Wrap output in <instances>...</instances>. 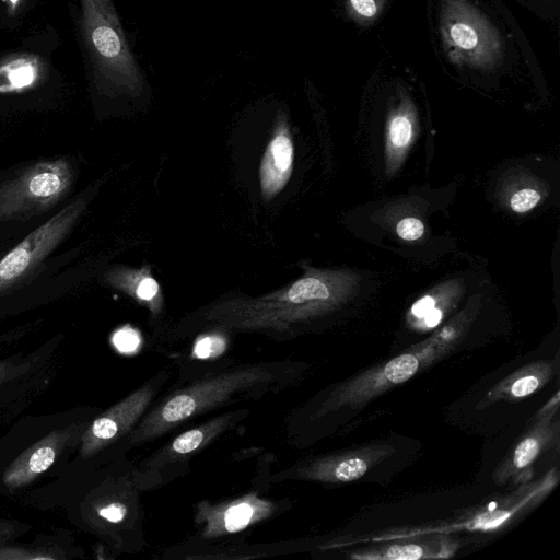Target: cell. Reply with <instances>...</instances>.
<instances>
[{"instance_id": "1", "label": "cell", "mask_w": 560, "mask_h": 560, "mask_svg": "<svg viewBox=\"0 0 560 560\" xmlns=\"http://www.w3.org/2000/svg\"><path fill=\"white\" fill-rule=\"evenodd\" d=\"M308 370V363L290 359L213 366L158 398L127 445L155 441L212 411L279 394L302 382Z\"/></svg>"}, {"instance_id": "2", "label": "cell", "mask_w": 560, "mask_h": 560, "mask_svg": "<svg viewBox=\"0 0 560 560\" xmlns=\"http://www.w3.org/2000/svg\"><path fill=\"white\" fill-rule=\"evenodd\" d=\"M459 334L448 326L422 343L337 384L319 400L290 410L283 419L285 442L341 409H357L393 387L404 384L422 370L447 357Z\"/></svg>"}, {"instance_id": "3", "label": "cell", "mask_w": 560, "mask_h": 560, "mask_svg": "<svg viewBox=\"0 0 560 560\" xmlns=\"http://www.w3.org/2000/svg\"><path fill=\"white\" fill-rule=\"evenodd\" d=\"M558 482L559 471L556 467H552L538 479L520 483L511 492L470 508L452 520L388 528L369 537H358L343 542H330L324 548L345 547L368 541L382 542L428 535H451L457 532H498L515 524L535 510L552 492Z\"/></svg>"}, {"instance_id": "4", "label": "cell", "mask_w": 560, "mask_h": 560, "mask_svg": "<svg viewBox=\"0 0 560 560\" xmlns=\"http://www.w3.org/2000/svg\"><path fill=\"white\" fill-rule=\"evenodd\" d=\"M80 28L96 79L106 88L137 94L142 80L110 0H80Z\"/></svg>"}, {"instance_id": "5", "label": "cell", "mask_w": 560, "mask_h": 560, "mask_svg": "<svg viewBox=\"0 0 560 560\" xmlns=\"http://www.w3.org/2000/svg\"><path fill=\"white\" fill-rule=\"evenodd\" d=\"M247 407L220 412L189 428L140 462L133 478L141 491L161 486L182 472V467L219 438L240 429L249 416Z\"/></svg>"}, {"instance_id": "6", "label": "cell", "mask_w": 560, "mask_h": 560, "mask_svg": "<svg viewBox=\"0 0 560 560\" xmlns=\"http://www.w3.org/2000/svg\"><path fill=\"white\" fill-rule=\"evenodd\" d=\"M73 180V167L65 159L28 166L0 184V223L25 220L49 210L67 195Z\"/></svg>"}, {"instance_id": "7", "label": "cell", "mask_w": 560, "mask_h": 560, "mask_svg": "<svg viewBox=\"0 0 560 560\" xmlns=\"http://www.w3.org/2000/svg\"><path fill=\"white\" fill-rule=\"evenodd\" d=\"M291 506L288 500H272L257 490L231 499L199 501L194 508L198 541H211L245 532Z\"/></svg>"}, {"instance_id": "8", "label": "cell", "mask_w": 560, "mask_h": 560, "mask_svg": "<svg viewBox=\"0 0 560 560\" xmlns=\"http://www.w3.org/2000/svg\"><path fill=\"white\" fill-rule=\"evenodd\" d=\"M441 30L454 57L477 68H492L501 56L500 39L480 12L466 0H443Z\"/></svg>"}, {"instance_id": "9", "label": "cell", "mask_w": 560, "mask_h": 560, "mask_svg": "<svg viewBox=\"0 0 560 560\" xmlns=\"http://www.w3.org/2000/svg\"><path fill=\"white\" fill-rule=\"evenodd\" d=\"M172 376L160 370L125 398L102 412L82 435L81 455L93 456L121 438H127L140 422Z\"/></svg>"}, {"instance_id": "10", "label": "cell", "mask_w": 560, "mask_h": 560, "mask_svg": "<svg viewBox=\"0 0 560 560\" xmlns=\"http://www.w3.org/2000/svg\"><path fill=\"white\" fill-rule=\"evenodd\" d=\"M395 452V447L389 444H369L362 447L310 457L268 475L267 481L298 480L347 483L360 479Z\"/></svg>"}, {"instance_id": "11", "label": "cell", "mask_w": 560, "mask_h": 560, "mask_svg": "<svg viewBox=\"0 0 560 560\" xmlns=\"http://www.w3.org/2000/svg\"><path fill=\"white\" fill-rule=\"evenodd\" d=\"M85 208L75 199L31 232L0 260V294L25 279L70 233Z\"/></svg>"}, {"instance_id": "12", "label": "cell", "mask_w": 560, "mask_h": 560, "mask_svg": "<svg viewBox=\"0 0 560 560\" xmlns=\"http://www.w3.org/2000/svg\"><path fill=\"white\" fill-rule=\"evenodd\" d=\"M556 415L536 413L532 425L493 470L492 480L495 485L517 486L533 479L536 459L559 444L560 428Z\"/></svg>"}, {"instance_id": "13", "label": "cell", "mask_w": 560, "mask_h": 560, "mask_svg": "<svg viewBox=\"0 0 560 560\" xmlns=\"http://www.w3.org/2000/svg\"><path fill=\"white\" fill-rule=\"evenodd\" d=\"M374 544L349 552L348 558L353 560L448 559L462 547V542L450 535H428Z\"/></svg>"}, {"instance_id": "14", "label": "cell", "mask_w": 560, "mask_h": 560, "mask_svg": "<svg viewBox=\"0 0 560 560\" xmlns=\"http://www.w3.org/2000/svg\"><path fill=\"white\" fill-rule=\"evenodd\" d=\"M555 363L550 360L533 361L509 374L497 383L480 400L477 409H483L498 401H517L541 388L553 377Z\"/></svg>"}, {"instance_id": "15", "label": "cell", "mask_w": 560, "mask_h": 560, "mask_svg": "<svg viewBox=\"0 0 560 560\" xmlns=\"http://www.w3.org/2000/svg\"><path fill=\"white\" fill-rule=\"evenodd\" d=\"M69 436V430L51 432L12 463L3 476V482L10 488L30 482L54 463Z\"/></svg>"}, {"instance_id": "16", "label": "cell", "mask_w": 560, "mask_h": 560, "mask_svg": "<svg viewBox=\"0 0 560 560\" xmlns=\"http://www.w3.org/2000/svg\"><path fill=\"white\" fill-rule=\"evenodd\" d=\"M47 74L44 60L34 54L19 52L0 60V93H22L38 86Z\"/></svg>"}, {"instance_id": "17", "label": "cell", "mask_w": 560, "mask_h": 560, "mask_svg": "<svg viewBox=\"0 0 560 560\" xmlns=\"http://www.w3.org/2000/svg\"><path fill=\"white\" fill-rule=\"evenodd\" d=\"M293 145L289 133L281 128L269 142L260 166V184L266 197L280 191L292 168Z\"/></svg>"}, {"instance_id": "18", "label": "cell", "mask_w": 560, "mask_h": 560, "mask_svg": "<svg viewBox=\"0 0 560 560\" xmlns=\"http://www.w3.org/2000/svg\"><path fill=\"white\" fill-rule=\"evenodd\" d=\"M222 331L211 330L199 336L192 348V355L199 360H214L223 354L228 342Z\"/></svg>"}, {"instance_id": "19", "label": "cell", "mask_w": 560, "mask_h": 560, "mask_svg": "<svg viewBox=\"0 0 560 560\" xmlns=\"http://www.w3.org/2000/svg\"><path fill=\"white\" fill-rule=\"evenodd\" d=\"M412 126L407 116L397 115L392 119L389 126V137L393 144L402 148L408 144L411 139Z\"/></svg>"}, {"instance_id": "20", "label": "cell", "mask_w": 560, "mask_h": 560, "mask_svg": "<svg viewBox=\"0 0 560 560\" xmlns=\"http://www.w3.org/2000/svg\"><path fill=\"white\" fill-rule=\"evenodd\" d=\"M113 343L120 352H133L140 343V336L137 330L124 327L114 334Z\"/></svg>"}, {"instance_id": "21", "label": "cell", "mask_w": 560, "mask_h": 560, "mask_svg": "<svg viewBox=\"0 0 560 560\" xmlns=\"http://www.w3.org/2000/svg\"><path fill=\"white\" fill-rule=\"evenodd\" d=\"M539 200L540 196L535 189L525 188L512 196L510 206L515 212L522 213L533 209Z\"/></svg>"}, {"instance_id": "22", "label": "cell", "mask_w": 560, "mask_h": 560, "mask_svg": "<svg viewBox=\"0 0 560 560\" xmlns=\"http://www.w3.org/2000/svg\"><path fill=\"white\" fill-rule=\"evenodd\" d=\"M128 504L124 501H113L98 510V515L109 523L118 524L128 515Z\"/></svg>"}, {"instance_id": "23", "label": "cell", "mask_w": 560, "mask_h": 560, "mask_svg": "<svg viewBox=\"0 0 560 560\" xmlns=\"http://www.w3.org/2000/svg\"><path fill=\"white\" fill-rule=\"evenodd\" d=\"M424 231L423 223L416 218H406L399 221L396 228L397 234L406 241L419 238Z\"/></svg>"}, {"instance_id": "24", "label": "cell", "mask_w": 560, "mask_h": 560, "mask_svg": "<svg viewBox=\"0 0 560 560\" xmlns=\"http://www.w3.org/2000/svg\"><path fill=\"white\" fill-rule=\"evenodd\" d=\"M380 0H348L351 12L361 19H373L380 9Z\"/></svg>"}, {"instance_id": "25", "label": "cell", "mask_w": 560, "mask_h": 560, "mask_svg": "<svg viewBox=\"0 0 560 560\" xmlns=\"http://www.w3.org/2000/svg\"><path fill=\"white\" fill-rule=\"evenodd\" d=\"M433 308H435V300L431 295H424L418 300L410 310L413 327Z\"/></svg>"}, {"instance_id": "26", "label": "cell", "mask_w": 560, "mask_h": 560, "mask_svg": "<svg viewBox=\"0 0 560 560\" xmlns=\"http://www.w3.org/2000/svg\"><path fill=\"white\" fill-rule=\"evenodd\" d=\"M159 291L158 283L152 278H145L142 281H140L136 289V295L144 301H151Z\"/></svg>"}, {"instance_id": "27", "label": "cell", "mask_w": 560, "mask_h": 560, "mask_svg": "<svg viewBox=\"0 0 560 560\" xmlns=\"http://www.w3.org/2000/svg\"><path fill=\"white\" fill-rule=\"evenodd\" d=\"M23 0H5L7 12L9 15H14Z\"/></svg>"}, {"instance_id": "28", "label": "cell", "mask_w": 560, "mask_h": 560, "mask_svg": "<svg viewBox=\"0 0 560 560\" xmlns=\"http://www.w3.org/2000/svg\"><path fill=\"white\" fill-rule=\"evenodd\" d=\"M0 372H1V368H0Z\"/></svg>"}]
</instances>
